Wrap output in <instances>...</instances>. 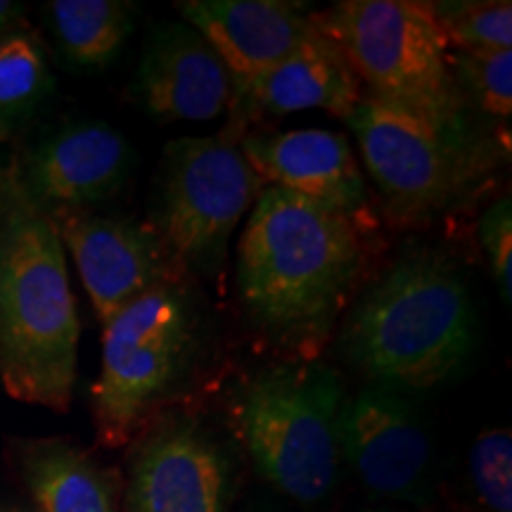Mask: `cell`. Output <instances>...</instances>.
Wrapping results in <instances>:
<instances>
[{
  "instance_id": "13",
  "label": "cell",
  "mask_w": 512,
  "mask_h": 512,
  "mask_svg": "<svg viewBox=\"0 0 512 512\" xmlns=\"http://www.w3.org/2000/svg\"><path fill=\"white\" fill-rule=\"evenodd\" d=\"M24 188L43 211L91 209L126 183L133 166L128 140L102 121L67 124L17 162Z\"/></svg>"
},
{
  "instance_id": "8",
  "label": "cell",
  "mask_w": 512,
  "mask_h": 512,
  "mask_svg": "<svg viewBox=\"0 0 512 512\" xmlns=\"http://www.w3.org/2000/svg\"><path fill=\"white\" fill-rule=\"evenodd\" d=\"M245 133V124L228 119L219 133L164 147L150 223L185 273L221 275L235 228L266 188L240 150Z\"/></svg>"
},
{
  "instance_id": "21",
  "label": "cell",
  "mask_w": 512,
  "mask_h": 512,
  "mask_svg": "<svg viewBox=\"0 0 512 512\" xmlns=\"http://www.w3.org/2000/svg\"><path fill=\"white\" fill-rule=\"evenodd\" d=\"M448 62L465 98L470 95L491 117H510L512 50H451Z\"/></svg>"
},
{
  "instance_id": "2",
  "label": "cell",
  "mask_w": 512,
  "mask_h": 512,
  "mask_svg": "<svg viewBox=\"0 0 512 512\" xmlns=\"http://www.w3.org/2000/svg\"><path fill=\"white\" fill-rule=\"evenodd\" d=\"M79 313L60 235L0 166V382L12 399L67 413L79 361Z\"/></svg>"
},
{
  "instance_id": "17",
  "label": "cell",
  "mask_w": 512,
  "mask_h": 512,
  "mask_svg": "<svg viewBox=\"0 0 512 512\" xmlns=\"http://www.w3.org/2000/svg\"><path fill=\"white\" fill-rule=\"evenodd\" d=\"M19 465L36 512H119V472L72 441H29Z\"/></svg>"
},
{
  "instance_id": "10",
  "label": "cell",
  "mask_w": 512,
  "mask_h": 512,
  "mask_svg": "<svg viewBox=\"0 0 512 512\" xmlns=\"http://www.w3.org/2000/svg\"><path fill=\"white\" fill-rule=\"evenodd\" d=\"M46 214L60 242L74 256L102 325L145 292L183 280L185 271L152 223L100 216L86 209H53Z\"/></svg>"
},
{
  "instance_id": "23",
  "label": "cell",
  "mask_w": 512,
  "mask_h": 512,
  "mask_svg": "<svg viewBox=\"0 0 512 512\" xmlns=\"http://www.w3.org/2000/svg\"><path fill=\"white\" fill-rule=\"evenodd\" d=\"M477 238L489 256L491 271L498 294L510 306L512 302V202L510 197H498L489 209L479 216Z\"/></svg>"
},
{
  "instance_id": "18",
  "label": "cell",
  "mask_w": 512,
  "mask_h": 512,
  "mask_svg": "<svg viewBox=\"0 0 512 512\" xmlns=\"http://www.w3.org/2000/svg\"><path fill=\"white\" fill-rule=\"evenodd\" d=\"M48 15L62 55L74 67L102 69L114 62L133 34L138 5L126 0H55Z\"/></svg>"
},
{
  "instance_id": "7",
  "label": "cell",
  "mask_w": 512,
  "mask_h": 512,
  "mask_svg": "<svg viewBox=\"0 0 512 512\" xmlns=\"http://www.w3.org/2000/svg\"><path fill=\"white\" fill-rule=\"evenodd\" d=\"M311 22L370 88V98L439 126L470 124L448 62L451 48L427 3L342 0L311 12Z\"/></svg>"
},
{
  "instance_id": "14",
  "label": "cell",
  "mask_w": 512,
  "mask_h": 512,
  "mask_svg": "<svg viewBox=\"0 0 512 512\" xmlns=\"http://www.w3.org/2000/svg\"><path fill=\"white\" fill-rule=\"evenodd\" d=\"M140 105L159 121H209L230 110L233 74L190 24L152 29L136 74Z\"/></svg>"
},
{
  "instance_id": "16",
  "label": "cell",
  "mask_w": 512,
  "mask_h": 512,
  "mask_svg": "<svg viewBox=\"0 0 512 512\" xmlns=\"http://www.w3.org/2000/svg\"><path fill=\"white\" fill-rule=\"evenodd\" d=\"M363 98L361 83L342 53L323 34L247 81H235L230 119L247 126L256 117L323 110L347 121Z\"/></svg>"
},
{
  "instance_id": "12",
  "label": "cell",
  "mask_w": 512,
  "mask_h": 512,
  "mask_svg": "<svg viewBox=\"0 0 512 512\" xmlns=\"http://www.w3.org/2000/svg\"><path fill=\"white\" fill-rule=\"evenodd\" d=\"M342 458L377 498L420 501L432 470V441L413 401L399 389L368 384L344 406Z\"/></svg>"
},
{
  "instance_id": "25",
  "label": "cell",
  "mask_w": 512,
  "mask_h": 512,
  "mask_svg": "<svg viewBox=\"0 0 512 512\" xmlns=\"http://www.w3.org/2000/svg\"><path fill=\"white\" fill-rule=\"evenodd\" d=\"M0 512H27V510H22V508H3Z\"/></svg>"
},
{
  "instance_id": "20",
  "label": "cell",
  "mask_w": 512,
  "mask_h": 512,
  "mask_svg": "<svg viewBox=\"0 0 512 512\" xmlns=\"http://www.w3.org/2000/svg\"><path fill=\"white\" fill-rule=\"evenodd\" d=\"M451 50H510L512 3H427Z\"/></svg>"
},
{
  "instance_id": "24",
  "label": "cell",
  "mask_w": 512,
  "mask_h": 512,
  "mask_svg": "<svg viewBox=\"0 0 512 512\" xmlns=\"http://www.w3.org/2000/svg\"><path fill=\"white\" fill-rule=\"evenodd\" d=\"M19 22V5L8 3V0H0V38L10 31H15Z\"/></svg>"
},
{
  "instance_id": "11",
  "label": "cell",
  "mask_w": 512,
  "mask_h": 512,
  "mask_svg": "<svg viewBox=\"0 0 512 512\" xmlns=\"http://www.w3.org/2000/svg\"><path fill=\"white\" fill-rule=\"evenodd\" d=\"M240 150L266 185H278L316 207L342 216L368 240H377L380 211L370 200L349 140L328 128L245 133Z\"/></svg>"
},
{
  "instance_id": "3",
  "label": "cell",
  "mask_w": 512,
  "mask_h": 512,
  "mask_svg": "<svg viewBox=\"0 0 512 512\" xmlns=\"http://www.w3.org/2000/svg\"><path fill=\"white\" fill-rule=\"evenodd\" d=\"M475 323L456 261L441 249L415 247L356 294L339 320L337 351L373 384L432 389L470 356Z\"/></svg>"
},
{
  "instance_id": "4",
  "label": "cell",
  "mask_w": 512,
  "mask_h": 512,
  "mask_svg": "<svg viewBox=\"0 0 512 512\" xmlns=\"http://www.w3.org/2000/svg\"><path fill=\"white\" fill-rule=\"evenodd\" d=\"M347 401L339 370L280 358L230 389L226 413L259 475L290 501L313 508L337 486Z\"/></svg>"
},
{
  "instance_id": "22",
  "label": "cell",
  "mask_w": 512,
  "mask_h": 512,
  "mask_svg": "<svg viewBox=\"0 0 512 512\" xmlns=\"http://www.w3.org/2000/svg\"><path fill=\"white\" fill-rule=\"evenodd\" d=\"M470 477L479 503L489 512H512V432L486 430L470 448Z\"/></svg>"
},
{
  "instance_id": "5",
  "label": "cell",
  "mask_w": 512,
  "mask_h": 512,
  "mask_svg": "<svg viewBox=\"0 0 512 512\" xmlns=\"http://www.w3.org/2000/svg\"><path fill=\"white\" fill-rule=\"evenodd\" d=\"M207 328L185 280L164 283L102 325L100 375L91 389L95 439L124 448L200 373Z\"/></svg>"
},
{
  "instance_id": "19",
  "label": "cell",
  "mask_w": 512,
  "mask_h": 512,
  "mask_svg": "<svg viewBox=\"0 0 512 512\" xmlns=\"http://www.w3.org/2000/svg\"><path fill=\"white\" fill-rule=\"evenodd\" d=\"M53 91V74L34 31L0 38V143L34 114Z\"/></svg>"
},
{
  "instance_id": "1",
  "label": "cell",
  "mask_w": 512,
  "mask_h": 512,
  "mask_svg": "<svg viewBox=\"0 0 512 512\" xmlns=\"http://www.w3.org/2000/svg\"><path fill=\"white\" fill-rule=\"evenodd\" d=\"M375 240L342 216L266 185L238 242V294L252 330L287 361H318L368 283Z\"/></svg>"
},
{
  "instance_id": "9",
  "label": "cell",
  "mask_w": 512,
  "mask_h": 512,
  "mask_svg": "<svg viewBox=\"0 0 512 512\" xmlns=\"http://www.w3.org/2000/svg\"><path fill=\"white\" fill-rule=\"evenodd\" d=\"M131 444L126 512H228L233 467L200 420L155 418Z\"/></svg>"
},
{
  "instance_id": "6",
  "label": "cell",
  "mask_w": 512,
  "mask_h": 512,
  "mask_svg": "<svg viewBox=\"0 0 512 512\" xmlns=\"http://www.w3.org/2000/svg\"><path fill=\"white\" fill-rule=\"evenodd\" d=\"M347 124L396 228H425L456 209L494 171L498 152L475 126H439L363 95Z\"/></svg>"
},
{
  "instance_id": "15",
  "label": "cell",
  "mask_w": 512,
  "mask_h": 512,
  "mask_svg": "<svg viewBox=\"0 0 512 512\" xmlns=\"http://www.w3.org/2000/svg\"><path fill=\"white\" fill-rule=\"evenodd\" d=\"M176 10L207 38L233 81L254 79L318 34L309 5L285 0H183Z\"/></svg>"
}]
</instances>
